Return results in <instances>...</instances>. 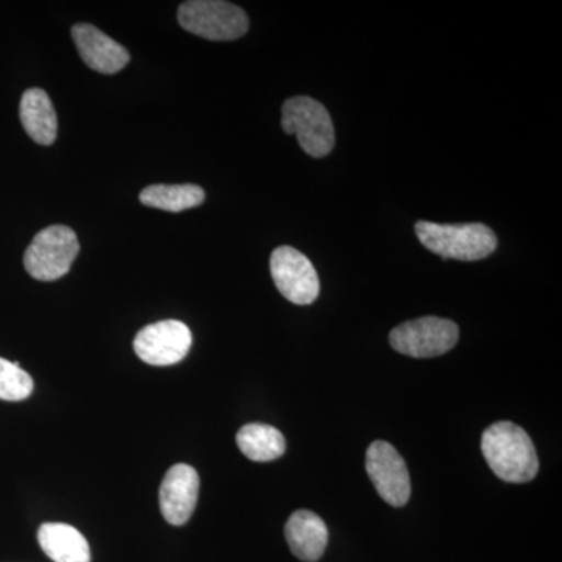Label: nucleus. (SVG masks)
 <instances>
[{"instance_id":"3","label":"nucleus","mask_w":562,"mask_h":562,"mask_svg":"<svg viewBox=\"0 0 562 562\" xmlns=\"http://www.w3.org/2000/svg\"><path fill=\"white\" fill-rule=\"evenodd\" d=\"M281 127L297 136L305 154L324 158L335 147V127L327 109L308 95L288 99L281 109Z\"/></svg>"},{"instance_id":"13","label":"nucleus","mask_w":562,"mask_h":562,"mask_svg":"<svg viewBox=\"0 0 562 562\" xmlns=\"http://www.w3.org/2000/svg\"><path fill=\"white\" fill-rule=\"evenodd\" d=\"M20 116L25 133L36 144L50 146L57 139V113L46 91L32 88L22 94Z\"/></svg>"},{"instance_id":"14","label":"nucleus","mask_w":562,"mask_h":562,"mask_svg":"<svg viewBox=\"0 0 562 562\" xmlns=\"http://www.w3.org/2000/svg\"><path fill=\"white\" fill-rule=\"evenodd\" d=\"M43 552L54 562H90L91 550L85 536L66 524H44L38 530Z\"/></svg>"},{"instance_id":"16","label":"nucleus","mask_w":562,"mask_h":562,"mask_svg":"<svg viewBox=\"0 0 562 562\" xmlns=\"http://www.w3.org/2000/svg\"><path fill=\"white\" fill-rule=\"evenodd\" d=\"M140 203L171 213L195 209L205 201V191L198 184H151L140 191Z\"/></svg>"},{"instance_id":"2","label":"nucleus","mask_w":562,"mask_h":562,"mask_svg":"<svg viewBox=\"0 0 562 562\" xmlns=\"http://www.w3.org/2000/svg\"><path fill=\"white\" fill-rule=\"evenodd\" d=\"M419 241L446 260L480 261L497 250V236L484 224H416Z\"/></svg>"},{"instance_id":"7","label":"nucleus","mask_w":562,"mask_h":562,"mask_svg":"<svg viewBox=\"0 0 562 562\" xmlns=\"http://www.w3.org/2000/svg\"><path fill=\"white\" fill-rule=\"evenodd\" d=\"M271 273L277 290L295 305H312L319 297L321 283L313 262L294 247L272 251Z\"/></svg>"},{"instance_id":"5","label":"nucleus","mask_w":562,"mask_h":562,"mask_svg":"<svg viewBox=\"0 0 562 562\" xmlns=\"http://www.w3.org/2000/svg\"><path fill=\"white\" fill-rule=\"evenodd\" d=\"M79 251V239L72 228L52 225L41 231L25 250V271L40 281L61 279L70 271Z\"/></svg>"},{"instance_id":"10","label":"nucleus","mask_w":562,"mask_h":562,"mask_svg":"<svg viewBox=\"0 0 562 562\" xmlns=\"http://www.w3.org/2000/svg\"><path fill=\"white\" fill-rule=\"evenodd\" d=\"M201 479L194 468L176 464L166 472L160 487V509L169 524L180 527L191 519L198 505Z\"/></svg>"},{"instance_id":"9","label":"nucleus","mask_w":562,"mask_h":562,"mask_svg":"<svg viewBox=\"0 0 562 562\" xmlns=\"http://www.w3.org/2000/svg\"><path fill=\"white\" fill-rule=\"evenodd\" d=\"M190 327L180 321H161L138 331L133 349L138 358L150 366L177 364L190 353Z\"/></svg>"},{"instance_id":"1","label":"nucleus","mask_w":562,"mask_h":562,"mask_svg":"<svg viewBox=\"0 0 562 562\" xmlns=\"http://www.w3.org/2000/svg\"><path fill=\"white\" fill-rule=\"evenodd\" d=\"M482 450L491 471L503 482L528 483L538 475V453L519 425L506 420L491 425L483 432Z\"/></svg>"},{"instance_id":"15","label":"nucleus","mask_w":562,"mask_h":562,"mask_svg":"<svg viewBox=\"0 0 562 562\" xmlns=\"http://www.w3.org/2000/svg\"><path fill=\"white\" fill-rule=\"evenodd\" d=\"M239 450L250 461L268 462L277 460L286 450V441L276 427L266 424L244 425L236 435Z\"/></svg>"},{"instance_id":"11","label":"nucleus","mask_w":562,"mask_h":562,"mask_svg":"<svg viewBox=\"0 0 562 562\" xmlns=\"http://www.w3.org/2000/svg\"><path fill=\"white\" fill-rule=\"evenodd\" d=\"M72 38L81 60L98 72L116 74L131 61L127 49L94 25H74Z\"/></svg>"},{"instance_id":"6","label":"nucleus","mask_w":562,"mask_h":562,"mask_svg":"<svg viewBox=\"0 0 562 562\" xmlns=\"http://www.w3.org/2000/svg\"><path fill=\"white\" fill-rule=\"evenodd\" d=\"M458 339V325L435 316L405 322L395 327L390 335L392 349L412 358L441 357L457 346Z\"/></svg>"},{"instance_id":"17","label":"nucleus","mask_w":562,"mask_h":562,"mask_svg":"<svg viewBox=\"0 0 562 562\" xmlns=\"http://www.w3.org/2000/svg\"><path fill=\"white\" fill-rule=\"evenodd\" d=\"M32 392V376L21 368L20 362L0 358V401H25Z\"/></svg>"},{"instance_id":"4","label":"nucleus","mask_w":562,"mask_h":562,"mask_svg":"<svg viewBox=\"0 0 562 562\" xmlns=\"http://www.w3.org/2000/svg\"><path fill=\"white\" fill-rule=\"evenodd\" d=\"M179 22L184 31L210 41L238 40L249 31L246 11L222 0H190L181 3Z\"/></svg>"},{"instance_id":"12","label":"nucleus","mask_w":562,"mask_h":562,"mask_svg":"<svg viewBox=\"0 0 562 562\" xmlns=\"http://www.w3.org/2000/svg\"><path fill=\"white\" fill-rule=\"evenodd\" d=\"M288 546L299 560L319 561L328 543V528L317 514L301 509L290 517L284 527Z\"/></svg>"},{"instance_id":"8","label":"nucleus","mask_w":562,"mask_h":562,"mask_svg":"<svg viewBox=\"0 0 562 562\" xmlns=\"http://www.w3.org/2000/svg\"><path fill=\"white\" fill-rule=\"evenodd\" d=\"M366 471L380 497L395 508L406 505L412 495V480L402 454L384 441L369 446Z\"/></svg>"}]
</instances>
